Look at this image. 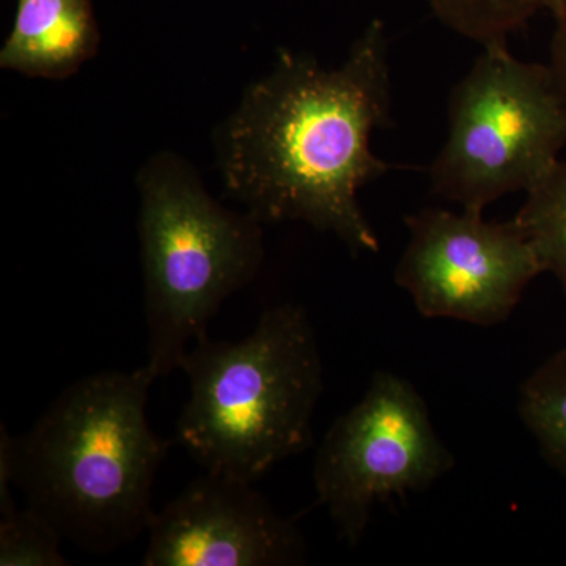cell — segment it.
I'll use <instances>...</instances> for the list:
<instances>
[{"mask_svg": "<svg viewBox=\"0 0 566 566\" xmlns=\"http://www.w3.org/2000/svg\"><path fill=\"white\" fill-rule=\"evenodd\" d=\"M554 20L549 44V66L566 98V0H553L549 6Z\"/></svg>", "mask_w": 566, "mask_h": 566, "instance_id": "obj_14", "label": "cell"}, {"mask_svg": "<svg viewBox=\"0 0 566 566\" xmlns=\"http://www.w3.org/2000/svg\"><path fill=\"white\" fill-rule=\"evenodd\" d=\"M147 365L103 371L65 390L22 436L2 424L0 465L25 504L77 549L106 554L148 531L169 442L151 430Z\"/></svg>", "mask_w": 566, "mask_h": 566, "instance_id": "obj_2", "label": "cell"}, {"mask_svg": "<svg viewBox=\"0 0 566 566\" xmlns=\"http://www.w3.org/2000/svg\"><path fill=\"white\" fill-rule=\"evenodd\" d=\"M453 465L455 457L416 386L379 370L364 397L324 436L314 465L316 497L338 535L356 546L376 506L422 493Z\"/></svg>", "mask_w": 566, "mask_h": 566, "instance_id": "obj_6", "label": "cell"}, {"mask_svg": "<svg viewBox=\"0 0 566 566\" xmlns=\"http://www.w3.org/2000/svg\"><path fill=\"white\" fill-rule=\"evenodd\" d=\"M565 147L566 98L549 63L490 44L450 92L444 145L428 167L431 192L485 212L534 188Z\"/></svg>", "mask_w": 566, "mask_h": 566, "instance_id": "obj_5", "label": "cell"}, {"mask_svg": "<svg viewBox=\"0 0 566 566\" xmlns=\"http://www.w3.org/2000/svg\"><path fill=\"white\" fill-rule=\"evenodd\" d=\"M449 31L485 48L509 43L553 0H424Z\"/></svg>", "mask_w": 566, "mask_h": 566, "instance_id": "obj_12", "label": "cell"}, {"mask_svg": "<svg viewBox=\"0 0 566 566\" xmlns=\"http://www.w3.org/2000/svg\"><path fill=\"white\" fill-rule=\"evenodd\" d=\"M0 565L65 566L62 536L39 513L17 509L11 485H0Z\"/></svg>", "mask_w": 566, "mask_h": 566, "instance_id": "obj_13", "label": "cell"}, {"mask_svg": "<svg viewBox=\"0 0 566 566\" xmlns=\"http://www.w3.org/2000/svg\"><path fill=\"white\" fill-rule=\"evenodd\" d=\"M390 118L385 22L371 21L334 69L307 52L281 50L214 129L223 191L263 226L304 222L356 255L378 253L359 192L397 169L371 148Z\"/></svg>", "mask_w": 566, "mask_h": 566, "instance_id": "obj_1", "label": "cell"}, {"mask_svg": "<svg viewBox=\"0 0 566 566\" xmlns=\"http://www.w3.org/2000/svg\"><path fill=\"white\" fill-rule=\"evenodd\" d=\"M405 226L409 240L395 283L424 318L504 323L545 273L515 218L493 222L480 211L423 208L406 216Z\"/></svg>", "mask_w": 566, "mask_h": 566, "instance_id": "obj_7", "label": "cell"}, {"mask_svg": "<svg viewBox=\"0 0 566 566\" xmlns=\"http://www.w3.org/2000/svg\"><path fill=\"white\" fill-rule=\"evenodd\" d=\"M517 409L546 463L566 479V348L528 376Z\"/></svg>", "mask_w": 566, "mask_h": 566, "instance_id": "obj_10", "label": "cell"}, {"mask_svg": "<svg viewBox=\"0 0 566 566\" xmlns=\"http://www.w3.org/2000/svg\"><path fill=\"white\" fill-rule=\"evenodd\" d=\"M148 360L156 378L172 374L227 297L259 274L263 223L222 207L191 164L153 155L136 178Z\"/></svg>", "mask_w": 566, "mask_h": 566, "instance_id": "obj_4", "label": "cell"}, {"mask_svg": "<svg viewBox=\"0 0 566 566\" xmlns=\"http://www.w3.org/2000/svg\"><path fill=\"white\" fill-rule=\"evenodd\" d=\"M144 566H289L305 562L304 536L237 476L207 472L155 513Z\"/></svg>", "mask_w": 566, "mask_h": 566, "instance_id": "obj_8", "label": "cell"}, {"mask_svg": "<svg viewBox=\"0 0 566 566\" xmlns=\"http://www.w3.org/2000/svg\"><path fill=\"white\" fill-rule=\"evenodd\" d=\"M543 271L560 283L566 294V161H558L526 192L516 212Z\"/></svg>", "mask_w": 566, "mask_h": 566, "instance_id": "obj_11", "label": "cell"}, {"mask_svg": "<svg viewBox=\"0 0 566 566\" xmlns=\"http://www.w3.org/2000/svg\"><path fill=\"white\" fill-rule=\"evenodd\" d=\"M188 401L178 441L211 474L255 483L314 441L322 354L301 305L266 308L240 342L202 338L181 363Z\"/></svg>", "mask_w": 566, "mask_h": 566, "instance_id": "obj_3", "label": "cell"}, {"mask_svg": "<svg viewBox=\"0 0 566 566\" xmlns=\"http://www.w3.org/2000/svg\"><path fill=\"white\" fill-rule=\"evenodd\" d=\"M98 44L88 0H18L0 66L25 76L65 80L91 61Z\"/></svg>", "mask_w": 566, "mask_h": 566, "instance_id": "obj_9", "label": "cell"}]
</instances>
